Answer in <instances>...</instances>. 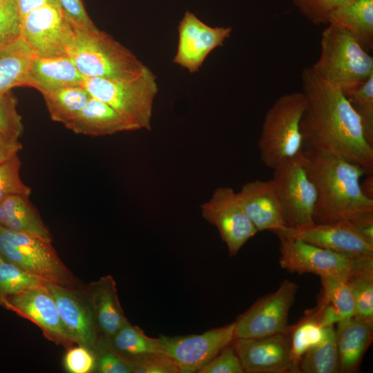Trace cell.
Wrapping results in <instances>:
<instances>
[{
	"mask_svg": "<svg viewBox=\"0 0 373 373\" xmlns=\"http://www.w3.org/2000/svg\"><path fill=\"white\" fill-rule=\"evenodd\" d=\"M306 107L300 120L307 149L343 157L373 171V146L367 140L361 120L338 88L321 78L312 68L301 73Z\"/></svg>",
	"mask_w": 373,
	"mask_h": 373,
	"instance_id": "6da1fadb",
	"label": "cell"
},
{
	"mask_svg": "<svg viewBox=\"0 0 373 373\" xmlns=\"http://www.w3.org/2000/svg\"><path fill=\"white\" fill-rule=\"evenodd\" d=\"M301 156L317 191L314 222L352 220L373 212V199L365 195L361 186V178L366 174L361 166L311 149L303 150Z\"/></svg>",
	"mask_w": 373,
	"mask_h": 373,
	"instance_id": "7a4b0ae2",
	"label": "cell"
},
{
	"mask_svg": "<svg viewBox=\"0 0 373 373\" xmlns=\"http://www.w3.org/2000/svg\"><path fill=\"white\" fill-rule=\"evenodd\" d=\"M65 55L85 77L133 79L147 68L131 50L97 28L74 26Z\"/></svg>",
	"mask_w": 373,
	"mask_h": 373,
	"instance_id": "3957f363",
	"label": "cell"
},
{
	"mask_svg": "<svg viewBox=\"0 0 373 373\" xmlns=\"http://www.w3.org/2000/svg\"><path fill=\"white\" fill-rule=\"evenodd\" d=\"M311 67L345 95L373 75V58L349 32L329 23L321 33L320 56Z\"/></svg>",
	"mask_w": 373,
	"mask_h": 373,
	"instance_id": "277c9868",
	"label": "cell"
},
{
	"mask_svg": "<svg viewBox=\"0 0 373 373\" xmlns=\"http://www.w3.org/2000/svg\"><path fill=\"white\" fill-rule=\"evenodd\" d=\"M305 107L303 93L294 91L280 96L267 110L258 142L265 166L273 169L281 161L303 151L300 124Z\"/></svg>",
	"mask_w": 373,
	"mask_h": 373,
	"instance_id": "5b68a950",
	"label": "cell"
},
{
	"mask_svg": "<svg viewBox=\"0 0 373 373\" xmlns=\"http://www.w3.org/2000/svg\"><path fill=\"white\" fill-rule=\"evenodd\" d=\"M156 75L149 68L133 79L85 77L82 86L90 95L108 104L135 130L151 129L153 104L158 91Z\"/></svg>",
	"mask_w": 373,
	"mask_h": 373,
	"instance_id": "8992f818",
	"label": "cell"
},
{
	"mask_svg": "<svg viewBox=\"0 0 373 373\" xmlns=\"http://www.w3.org/2000/svg\"><path fill=\"white\" fill-rule=\"evenodd\" d=\"M0 256L46 283L82 287L59 257L52 242L38 236L0 226Z\"/></svg>",
	"mask_w": 373,
	"mask_h": 373,
	"instance_id": "52a82bcc",
	"label": "cell"
},
{
	"mask_svg": "<svg viewBox=\"0 0 373 373\" xmlns=\"http://www.w3.org/2000/svg\"><path fill=\"white\" fill-rule=\"evenodd\" d=\"M278 237L280 265L291 273H311L347 282L358 271L373 264V256H350L300 239L284 236Z\"/></svg>",
	"mask_w": 373,
	"mask_h": 373,
	"instance_id": "ba28073f",
	"label": "cell"
},
{
	"mask_svg": "<svg viewBox=\"0 0 373 373\" xmlns=\"http://www.w3.org/2000/svg\"><path fill=\"white\" fill-rule=\"evenodd\" d=\"M301 152L281 161L273 169L271 179L289 228L303 227L314 222L317 191Z\"/></svg>",
	"mask_w": 373,
	"mask_h": 373,
	"instance_id": "9c48e42d",
	"label": "cell"
},
{
	"mask_svg": "<svg viewBox=\"0 0 373 373\" xmlns=\"http://www.w3.org/2000/svg\"><path fill=\"white\" fill-rule=\"evenodd\" d=\"M298 289L295 282L285 279L274 292L259 298L235 321L234 338L289 332V312Z\"/></svg>",
	"mask_w": 373,
	"mask_h": 373,
	"instance_id": "30bf717a",
	"label": "cell"
},
{
	"mask_svg": "<svg viewBox=\"0 0 373 373\" xmlns=\"http://www.w3.org/2000/svg\"><path fill=\"white\" fill-rule=\"evenodd\" d=\"M235 321L200 334L158 337L162 352L181 373L198 372L234 339Z\"/></svg>",
	"mask_w": 373,
	"mask_h": 373,
	"instance_id": "8fae6325",
	"label": "cell"
},
{
	"mask_svg": "<svg viewBox=\"0 0 373 373\" xmlns=\"http://www.w3.org/2000/svg\"><path fill=\"white\" fill-rule=\"evenodd\" d=\"M200 209L204 220L218 229L230 256H236L258 232L231 187L215 189L211 198L201 204Z\"/></svg>",
	"mask_w": 373,
	"mask_h": 373,
	"instance_id": "7c38bea8",
	"label": "cell"
},
{
	"mask_svg": "<svg viewBox=\"0 0 373 373\" xmlns=\"http://www.w3.org/2000/svg\"><path fill=\"white\" fill-rule=\"evenodd\" d=\"M74 26L58 4H48L31 11L21 19V37L35 56L65 55Z\"/></svg>",
	"mask_w": 373,
	"mask_h": 373,
	"instance_id": "4fadbf2b",
	"label": "cell"
},
{
	"mask_svg": "<svg viewBox=\"0 0 373 373\" xmlns=\"http://www.w3.org/2000/svg\"><path fill=\"white\" fill-rule=\"evenodd\" d=\"M0 305L35 323L49 341L67 349L75 344L45 285L3 298L0 300Z\"/></svg>",
	"mask_w": 373,
	"mask_h": 373,
	"instance_id": "5bb4252c",
	"label": "cell"
},
{
	"mask_svg": "<svg viewBox=\"0 0 373 373\" xmlns=\"http://www.w3.org/2000/svg\"><path fill=\"white\" fill-rule=\"evenodd\" d=\"M232 345L244 372H299L291 357L289 332L261 338H234Z\"/></svg>",
	"mask_w": 373,
	"mask_h": 373,
	"instance_id": "9a60e30c",
	"label": "cell"
},
{
	"mask_svg": "<svg viewBox=\"0 0 373 373\" xmlns=\"http://www.w3.org/2000/svg\"><path fill=\"white\" fill-rule=\"evenodd\" d=\"M178 48L173 62L193 73L212 50L230 37L231 27H211L186 11L179 23Z\"/></svg>",
	"mask_w": 373,
	"mask_h": 373,
	"instance_id": "2e32d148",
	"label": "cell"
},
{
	"mask_svg": "<svg viewBox=\"0 0 373 373\" xmlns=\"http://www.w3.org/2000/svg\"><path fill=\"white\" fill-rule=\"evenodd\" d=\"M277 236L300 239L323 249L350 256H373V243L366 240L351 221L316 223L299 227H286L273 231Z\"/></svg>",
	"mask_w": 373,
	"mask_h": 373,
	"instance_id": "e0dca14e",
	"label": "cell"
},
{
	"mask_svg": "<svg viewBox=\"0 0 373 373\" xmlns=\"http://www.w3.org/2000/svg\"><path fill=\"white\" fill-rule=\"evenodd\" d=\"M53 297L61 321L75 344L95 353L99 337L93 312L83 287H68L46 283Z\"/></svg>",
	"mask_w": 373,
	"mask_h": 373,
	"instance_id": "ac0fdd59",
	"label": "cell"
},
{
	"mask_svg": "<svg viewBox=\"0 0 373 373\" xmlns=\"http://www.w3.org/2000/svg\"><path fill=\"white\" fill-rule=\"evenodd\" d=\"M238 198L257 231L287 227L271 180H256L243 184Z\"/></svg>",
	"mask_w": 373,
	"mask_h": 373,
	"instance_id": "d6986e66",
	"label": "cell"
},
{
	"mask_svg": "<svg viewBox=\"0 0 373 373\" xmlns=\"http://www.w3.org/2000/svg\"><path fill=\"white\" fill-rule=\"evenodd\" d=\"M83 289L93 312L99 342L107 341L128 321L119 300L115 281L108 275Z\"/></svg>",
	"mask_w": 373,
	"mask_h": 373,
	"instance_id": "ffe728a7",
	"label": "cell"
},
{
	"mask_svg": "<svg viewBox=\"0 0 373 373\" xmlns=\"http://www.w3.org/2000/svg\"><path fill=\"white\" fill-rule=\"evenodd\" d=\"M84 77L66 55L32 57L24 86L33 87L41 93L67 86H82Z\"/></svg>",
	"mask_w": 373,
	"mask_h": 373,
	"instance_id": "44dd1931",
	"label": "cell"
},
{
	"mask_svg": "<svg viewBox=\"0 0 373 373\" xmlns=\"http://www.w3.org/2000/svg\"><path fill=\"white\" fill-rule=\"evenodd\" d=\"M64 125L77 134L89 136L110 135L135 131L117 111L93 97L75 117Z\"/></svg>",
	"mask_w": 373,
	"mask_h": 373,
	"instance_id": "7402d4cb",
	"label": "cell"
},
{
	"mask_svg": "<svg viewBox=\"0 0 373 373\" xmlns=\"http://www.w3.org/2000/svg\"><path fill=\"white\" fill-rule=\"evenodd\" d=\"M336 342L340 358L341 372H356L372 341L373 321H364L354 317L336 323Z\"/></svg>",
	"mask_w": 373,
	"mask_h": 373,
	"instance_id": "603a6c76",
	"label": "cell"
},
{
	"mask_svg": "<svg viewBox=\"0 0 373 373\" xmlns=\"http://www.w3.org/2000/svg\"><path fill=\"white\" fill-rule=\"evenodd\" d=\"M321 294L317 306L311 309L323 327L332 326L354 315V300L347 282L320 277Z\"/></svg>",
	"mask_w": 373,
	"mask_h": 373,
	"instance_id": "cb8c5ba5",
	"label": "cell"
},
{
	"mask_svg": "<svg viewBox=\"0 0 373 373\" xmlns=\"http://www.w3.org/2000/svg\"><path fill=\"white\" fill-rule=\"evenodd\" d=\"M28 195L13 194L0 203V226L52 242V236Z\"/></svg>",
	"mask_w": 373,
	"mask_h": 373,
	"instance_id": "d4e9b609",
	"label": "cell"
},
{
	"mask_svg": "<svg viewBox=\"0 0 373 373\" xmlns=\"http://www.w3.org/2000/svg\"><path fill=\"white\" fill-rule=\"evenodd\" d=\"M332 23L349 32L367 51L373 46V0H350L334 10Z\"/></svg>",
	"mask_w": 373,
	"mask_h": 373,
	"instance_id": "484cf974",
	"label": "cell"
},
{
	"mask_svg": "<svg viewBox=\"0 0 373 373\" xmlns=\"http://www.w3.org/2000/svg\"><path fill=\"white\" fill-rule=\"evenodd\" d=\"M34 54L21 37L0 45V96L23 86Z\"/></svg>",
	"mask_w": 373,
	"mask_h": 373,
	"instance_id": "4316f807",
	"label": "cell"
},
{
	"mask_svg": "<svg viewBox=\"0 0 373 373\" xmlns=\"http://www.w3.org/2000/svg\"><path fill=\"white\" fill-rule=\"evenodd\" d=\"M107 344L119 355L132 363L162 352L158 338H151L136 325L126 321Z\"/></svg>",
	"mask_w": 373,
	"mask_h": 373,
	"instance_id": "83f0119b",
	"label": "cell"
},
{
	"mask_svg": "<svg viewBox=\"0 0 373 373\" xmlns=\"http://www.w3.org/2000/svg\"><path fill=\"white\" fill-rule=\"evenodd\" d=\"M41 94L52 120L63 124L75 117L92 97L82 86L63 87Z\"/></svg>",
	"mask_w": 373,
	"mask_h": 373,
	"instance_id": "f1b7e54d",
	"label": "cell"
},
{
	"mask_svg": "<svg viewBox=\"0 0 373 373\" xmlns=\"http://www.w3.org/2000/svg\"><path fill=\"white\" fill-rule=\"evenodd\" d=\"M298 370L304 373L341 372L334 325L325 327L323 341L303 356L298 363Z\"/></svg>",
	"mask_w": 373,
	"mask_h": 373,
	"instance_id": "f546056e",
	"label": "cell"
},
{
	"mask_svg": "<svg viewBox=\"0 0 373 373\" xmlns=\"http://www.w3.org/2000/svg\"><path fill=\"white\" fill-rule=\"evenodd\" d=\"M325 333V327L321 325L311 310L296 325L290 326L291 357L298 367L303 356L323 341Z\"/></svg>",
	"mask_w": 373,
	"mask_h": 373,
	"instance_id": "4dcf8cb0",
	"label": "cell"
},
{
	"mask_svg": "<svg viewBox=\"0 0 373 373\" xmlns=\"http://www.w3.org/2000/svg\"><path fill=\"white\" fill-rule=\"evenodd\" d=\"M354 300L353 317L373 321V265L358 271L348 281Z\"/></svg>",
	"mask_w": 373,
	"mask_h": 373,
	"instance_id": "1f68e13d",
	"label": "cell"
},
{
	"mask_svg": "<svg viewBox=\"0 0 373 373\" xmlns=\"http://www.w3.org/2000/svg\"><path fill=\"white\" fill-rule=\"evenodd\" d=\"M45 283L12 263L0 262V300L44 286Z\"/></svg>",
	"mask_w": 373,
	"mask_h": 373,
	"instance_id": "d6a6232c",
	"label": "cell"
},
{
	"mask_svg": "<svg viewBox=\"0 0 373 373\" xmlns=\"http://www.w3.org/2000/svg\"><path fill=\"white\" fill-rule=\"evenodd\" d=\"M345 95L361 118L367 140L373 146V75Z\"/></svg>",
	"mask_w": 373,
	"mask_h": 373,
	"instance_id": "836d02e7",
	"label": "cell"
},
{
	"mask_svg": "<svg viewBox=\"0 0 373 373\" xmlns=\"http://www.w3.org/2000/svg\"><path fill=\"white\" fill-rule=\"evenodd\" d=\"M21 165L18 155L0 164V203L10 195H30L31 188L20 177Z\"/></svg>",
	"mask_w": 373,
	"mask_h": 373,
	"instance_id": "e575fe53",
	"label": "cell"
},
{
	"mask_svg": "<svg viewBox=\"0 0 373 373\" xmlns=\"http://www.w3.org/2000/svg\"><path fill=\"white\" fill-rule=\"evenodd\" d=\"M17 106V99L11 90L0 96V132L19 140L23 132V124Z\"/></svg>",
	"mask_w": 373,
	"mask_h": 373,
	"instance_id": "d590c367",
	"label": "cell"
},
{
	"mask_svg": "<svg viewBox=\"0 0 373 373\" xmlns=\"http://www.w3.org/2000/svg\"><path fill=\"white\" fill-rule=\"evenodd\" d=\"M350 0H293L300 13L313 24L328 23L330 14Z\"/></svg>",
	"mask_w": 373,
	"mask_h": 373,
	"instance_id": "8d00e7d4",
	"label": "cell"
},
{
	"mask_svg": "<svg viewBox=\"0 0 373 373\" xmlns=\"http://www.w3.org/2000/svg\"><path fill=\"white\" fill-rule=\"evenodd\" d=\"M21 26L17 0H0V45L19 37Z\"/></svg>",
	"mask_w": 373,
	"mask_h": 373,
	"instance_id": "74e56055",
	"label": "cell"
},
{
	"mask_svg": "<svg viewBox=\"0 0 373 373\" xmlns=\"http://www.w3.org/2000/svg\"><path fill=\"white\" fill-rule=\"evenodd\" d=\"M95 355V372L133 373V363L119 355L105 341L99 343Z\"/></svg>",
	"mask_w": 373,
	"mask_h": 373,
	"instance_id": "f35d334b",
	"label": "cell"
},
{
	"mask_svg": "<svg viewBox=\"0 0 373 373\" xmlns=\"http://www.w3.org/2000/svg\"><path fill=\"white\" fill-rule=\"evenodd\" d=\"M64 367L70 373H90L96 367L95 353L89 348L77 345L67 349L64 357Z\"/></svg>",
	"mask_w": 373,
	"mask_h": 373,
	"instance_id": "ab89813d",
	"label": "cell"
},
{
	"mask_svg": "<svg viewBox=\"0 0 373 373\" xmlns=\"http://www.w3.org/2000/svg\"><path fill=\"white\" fill-rule=\"evenodd\" d=\"M198 373H245L232 343L223 348Z\"/></svg>",
	"mask_w": 373,
	"mask_h": 373,
	"instance_id": "60d3db41",
	"label": "cell"
},
{
	"mask_svg": "<svg viewBox=\"0 0 373 373\" xmlns=\"http://www.w3.org/2000/svg\"><path fill=\"white\" fill-rule=\"evenodd\" d=\"M133 373H181L173 361L162 352L133 363Z\"/></svg>",
	"mask_w": 373,
	"mask_h": 373,
	"instance_id": "b9f144b4",
	"label": "cell"
},
{
	"mask_svg": "<svg viewBox=\"0 0 373 373\" xmlns=\"http://www.w3.org/2000/svg\"><path fill=\"white\" fill-rule=\"evenodd\" d=\"M66 18L71 24L79 29H94L97 28L88 15L83 0H57Z\"/></svg>",
	"mask_w": 373,
	"mask_h": 373,
	"instance_id": "7bdbcfd3",
	"label": "cell"
},
{
	"mask_svg": "<svg viewBox=\"0 0 373 373\" xmlns=\"http://www.w3.org/2000/svg\"><path fill=\"white\" fill-rule=\"evenodd\" d=\"M21 149L22 144L19 140L8 137L0 132V164L18 155Z\"/></svg>",
	"mask_w": 373,
	"mask_h": 373,
	"instance_id": "ee69618b",
	"label": "cell"
},
{
	"mask_svg": "<svg viewBox=\"0 0 373 373\" xmlns=\"http://www.w3.org/2000/svg\"><path fill=\"white\" fill-rule=\"evenodd\" d=\"M350 221L366 240L373 243V212L362 214Z\"/></svg>",
	"mask_w": 373,
	"mask_h": 373,
	"instance_id": "f6af8a7d",
	"label": "cell"
},
{
	"mask_svg": "<svg viewBox=\"0 0 373 373\" xmlns=\"http://www.w3.org/2000/svg\"><path fill=\"white\" fill-rule=\"evenodd\" d=\"M17 2L21 19L31 11L44 6L58 4L57 0H17Z\"/></svg>",
	"mask_w": 373,
	"mask_h": 373,
	"instance_id": "bcb514c9",
	"label": "cell"
},
{
	"mask_svg": "<svg viewBox=\"0 0 373 373\" xmlns=\"http://www.w3.org/2000/svg\"><path fill=\"white\" fill-rule=\"evenodd\" d=\"M363 192L368 198L373 199V176L372 173L367 174L364 182L361 184Z\"/></svg>",
	"mask_w": 373,
	"mask_h": 373,
	"instance_id": "7dc6e473",
	"label": "cell"
},
{
	"mask_svg": "<svg viewBox=\"0 0 373 373\" xmlns=\"http://www.w3.org/2000/svg\"><path fill=\"white\" fill-rule=\"evenodd\" d=\"M2 260H3L2 259V258L0 256V262H1Z\"/></svg>",
	"mask_w": 373,
	"mask_h": 373,
	"instance_id": "c3c4849f",
	"label": "cell"
}]
</instances>
